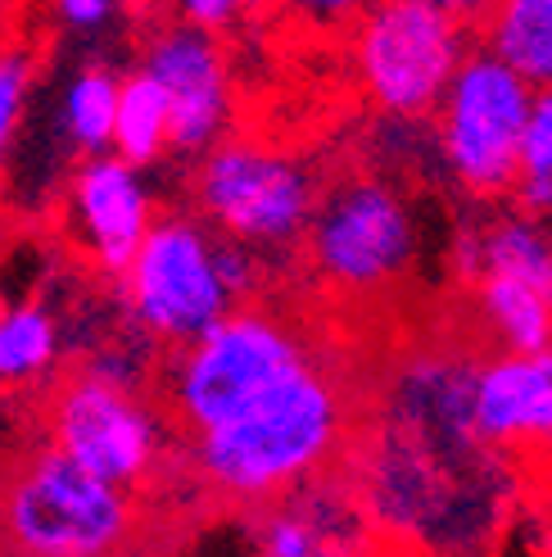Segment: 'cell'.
<instances>
[{
	"instance_id": "obj_1",
	"label": "cell",
	"mask_w": 552,
	"mask_h": 557,
	"mask_svg": "<svg viewBox=\"0 0 552 557\" xmlns=\"http://www.w3.org/2000/svg\"><path fill=\"white\" fill-rule=\"evenodd\" d=\"M349 389L322 354L223 417L186 435L200 481L231 504H272L317 481L349 440Z\"/></svg>"
},
{
	"instance_id": "obj_2",
	"label": "cell",
	"mask_w": 552,
	"mask_h": 557,
	"mask_svg": "<svg viewBox=\"0 0 552 557\" xmlns=\"http://www.w3.org/2000/svg\"><path fill=\"white\" fill-rule=\"evenodd\" d=\"M136 498L54 444L0 476V548L23 557H109L136 540Z\"/></svg>"
},
{
	"instance_id": "obj_3",
	"label": "cell",
	"mask_w": 552,
	"mask_h": 557,
	"mask_svg": "<svg viewBox=\"0 0 552 557\" xmlns=\"http://www.w3.org/2000/svg\"><path fill=\"white\" fill-rule=\"evenodd\" d=\"M313 354L309 336L281 313L236 304L196 341L177 345L168 368V412L177 417L181 435L209 431Z\"/></svg>"
},
{
	"instance_id": "obj_4",
	"label": "cell",
	"mask_w": 552,
	"mask_h": 557,
	"mask_svg": "<svg viewBox=\"0 0 552 557\" xmlns=\"http://www.w3.org/2000/svg\"><path fill=\"white\" fill-rule=\"evenodd\" d=\"M472 37L476 27L426 0H367L349 23L357 91L385 119H430Z\"/></svg>"
},
{
	"instance_id": "obj_5",
	"label": "cell",
	"mask_w": 552,
	"mask_h": 557,
	"mask_svg": "<svg viewBox=\"0 0 552 557\" xmlns=\"http://www.w3.org/2000/svg\"><path fill=\"white\" fill-rule=\"evenodd\" d=\"M530 104V82L507 69L489 46L472 41L430 114L435 150L444 159L449 177L472 200H507L512 195Z\"/></svg>"
},
{
	"instance_id": "obj_6",
	"label": "cell",
	"mask_w": 552,
	"mask_h": 557,
	"mask_svg": "<svg viewBox=\"0 0 552 557\" xmlns=\"http://www.w3.org/2000/svg\"><path fill=\"white\" fill-rule=\"evenodd\" d=\"M309 263L336 295H385L417 263V218L403 190L376 173H353L317 195L303 232Z\"/></svg>"
},
{
	"instance_id": "obj_7",
	"label": "cell",
	"mask_w": 552,
	"mask_h": 557,
	"mask_svg": "<svg viewBox=\"0 0 552 557\" xmlns=\"http://www.w3.org/2000/svg\"><path fill=\"white\" fill-rule=\"evenodd\" d=\"M317 195L322 182L309 163L244 136H223L200 154L196 169L200 218L217 236H231L250 249L303 245Z\"/></svg>"
},
{
	"instance_id": "obj_8",
	"label": "cell",
	"mask_w": 552,
	"mask_h": 557,
	"mask_svg": "<svg viewBox=\"0 0 552 557\" xmlns=\"http://www.w3.org/2000/svg\"><path fill=\"white\" fill-rule=\"evenodd\" d=\"M118 282L136 326L173 349L196 341L240 304L217 268V232L190 213L154 218Z\"/></svg>"
},
{
	"instance_id": "obj_9",
	"label": "cell",
	"mask_w": 552,
	"mask_h": 557,
	"mask_svg": "<svg viewBox=\"0 0 552 557\" xmlns=\"http://www.w3.org/2000/svg\"><path fill=\"white\" fill-rule=\"evenodd\" d=\"M46 431L60 454L118 490H146L163 458V426L136 381L91 363L68 372L46 404Z\"/></svg>"
},
{
	"instance_id": "obj_10",
	"label": "cell",
	"mask_w": 552,
	"mask_h": 557,
	"mask_svg": "<svg viewBox=\"0 0 552 557\" xmlns=\"http://www.w3.org/2000/svg\"><path fill=\"white\" fill-rule=\"evenodd\" d=\"M141 69L168 96V150L200 159L231 132L236 119V82L231 60L217 33L186 18H168L146 41Z\"/></svg>"
},
{
	"instance_id": "obj_11",
	"label": "cell",
	"mask_w": 552,
	"mask_h": 557,
	"mask_svg": "<svg viewBox=\"0 0 552 557\" xmlns=\"http://www.w3.org/2000/svg\"><path fill=\"white\" fill-rule=\"evenodd\" d=\"M150 222H154V200L136 163L118 159L114 150H100L73 169L68 232L100 272L123 276Z\"/></svg>"
},
{
	"instance_id": "obj_12",
	"label": "cell",
	"mask_w": 552,
	"mask_h": 557,
	"mask_svg": "<svg viewBox=\"0 0 552 557\" xmlns=\"http://www.w3.org/2000/svg\"><path fill=\"white\" fill-rule=\"evenodd\" d=\"M472 426L489 449H535L552 444V345L499 358L476 368Z\"/></svg>"
},
{
	"instance_id": "obj_13",
	"label": "cell",
	"mask_w": 552,
	"mask_h": 557,
	"mask_svg": "<svg viewBox=\"0 0 552 557\" xmlns=\"http://www.w3.org/2000/svg\"><path fill=\"white\" fill-rule=\"evenodd\" d=\"M272 504L276 508L259 525V548L267 557H330L357 553L363 544L357 508H349L340 494L317 490V481H303Z\"/></svg>"
},
{
	"instance_id": "obj_14",
	"label": "cell",
	"mask_w": 552,
	"mask_h": 557,
	"mask_svg": "<svg viewBox=\"0 0 552 557\" xmlns=\"http://www.w3.org/2000/svg\"><path fill=\"white\" fill-rule=\"evenodd\" d=\"M457 268L466 282L480 272H503L552 299V227L520 209L493 218L489 227L466 232L457 240Z\"/></svg>"
},
{
	"instance_id": "obj_15",
	"label": "cell",
	"mask_w": 552,
	"mask_h": 557,
	"mask_svg": "<svg viewBox=\"0 0 552 557\" xmlns=\"http://www.w3.org/2000/svg\"><path fill=\"white\" fill-rule=\"evenodd\" d=\"M476 33L535 91L552 87V0H493Z\"/></svg>"
},
{
	"instance_id": "obj_16",
	"label": "cell",
	"mask_w": 552,
	"mask_h": 557,
	"mask_svg": "<svg viewBox=\"0 0 552 557\" xmlns=\"http://www.w3.org/2000/svg\"><path fill=\"white\" fill-rule=\"evenodd\" d=\"M60 368V318L41 299L0 304V389H27Z\"/></svg>"
},
{
	"instance_id": "obj_17",
	"label": "cell",
	"mask_w": 552,
	"mask_h": 557,
	"mask_svg": "<svg viewBox=\"0 0 552 557\" xmlns=\"http://www.w3.org/2000/svg\"><path fill=\"white\" fill-rule=\"evenodd\" d=\"M472 290H476L485 322L493 326V336L503 341V349L530 354V349L552 345V299L548 295H539L535 286L503 276V272L472 276Z\"/></svg>"
},
{
	"instance_id": "obj_18",
	"label": "cell",
	"mask_w": 552,
	"mask_h": 557,
	"mask_svg": "<svg viewBox=\"0 0 552 557\" xmlns=\"http://www.w3.org/2000/svg\"><path fill=\"white\" fill-rule=\"evenodd\" d=\"M109 150L127 163H136V169H150V163H159L168 154V96H163V87L146 69L118 77Z\"/></svg>"
},
{
	"instance_id": "obj_19",
	"label": "cell",
	"mask_w": 552,
	"mask_h": 557,
	"mask_svg": "<svg viewBox=\"0 0 552 557\" xmlns=\"http://www.w3.org/2000/svg\"><path fill=\"white\" fill-rule=\"evenodd\" d=\"M114 104H118V77L104 64L77 69V77L64 87L60 127H64V141L81 159L109 150V136H114Z\"/></svg>"
},
{
	"instance_id": "obj_20",
	"label": "cell",
	"mask_w": 552,
	"mask_h": 557,
	"mask_svg": "<svg viewBox=\"0 0 552 557\" xmlns=\"http://www.w3.org/2000/svg\"><path fill=\"white\" fill-rule=\"evenodd\" d=\"M512 200L530 218H552V87L535 91L526 136H520V163L512 182Z\"/></svg>"
},
{
	"instance_id": "obj_21",
	"label": "cell",
	"mask_w": 552,
	"mask_h": 557,
	"mask_svg": "<svg viewBox=\"0 0 552 557\" xmlns=\"http://www.w3.org/2000/svg\"><path fill=\"white\" fill-rule=\"evenodd\" d=\"M37 60L23 41H0V169L10 163L14 141L27 119V100H33Z\"/></svg>"
},
{
	"instance_id": "obj_22",
	"label": "cell",
	"mask_w": 552,
	"mask_h": 557,
	"mask_svg": "<svg viewBox=\"0 0 552 557\" xmlns=\"http://www.w3.org/2000/svg\"><path fill=\"white\" fill-rule=\"evenodd\" d=\"M267 5L309 33H349V23L367 10V0H267Z\"/></svg>"
},
{
	"instance_id": "obj_23",
	"label": "cell",
	"mask_w": 552,
	"mask_h": 557,
	"mask_svg": "<svg viewBox=\"0 0 552 557\" xmlns=\"http://www.w3.org/2000/svg\"><path fill=\"white\" fill-rule=\"evenodd\" d=\"M168 10H173V18L200 23V27H209V33L227 37L259 10V0H168Z\"/></svg>"
},
{
	"instance_id": "obj_24",
	"label": "cell",
	"mask_w": 552,
	"mask_h": 557,
	"mask_svg": "<svg viewBox=\"0 0 552 557\" xmlns=\"http://www.w3.org/2000/svg\"><path fill=\"white\" fill-rule=\"evenodd\" d=\"M54 10H60V18L68 27H77V33H91V27L109 23V14H114V0H54Z\"/></svg>"
},
{
	"instance_id": "obj_25",
	"label": "cell",
	"mask_w": 552,
	"mask_h": 557,
	"mask_svg": "<svg viewBox=\"0 0 552 557\" xmlns=\"http://www.w3.org/2000/svg\"><path fill=\"white\" fill-rule=\"evenodd\" d=\"M426 5H435V10H444V14L462 18L466 27H480V18L489 14L493 0H426Z\"/></svg>"
},
{
	"instance_id": "obj_26",
	"label": "cell",
	"mask_w": 552,
	"mask_h": 557,
	"mask_svg": "<svg viewBox=\"0 0 552 557\" xmlns=\"http://www.w3.org/2000/svg\"><path fill=\"white\" fill-rule=\"evenodd\" d=\"M548 227H552V218H548Z\"/></svg>"
},
{
	"instance_id": "obj_27",
	"label": "cell",
	"mask_w": 552,
	"mask_h": 557,
	"mask_svg": "<svg viewBox=\"0 0 552 557\" xmlns=\"http://www.w3.org/2000/svg\"><path fill=\"white\" fill-rule=\"evenodd\" d=\"M0 476H5V471H0Z\"/></svg>"
}]
</instances>
